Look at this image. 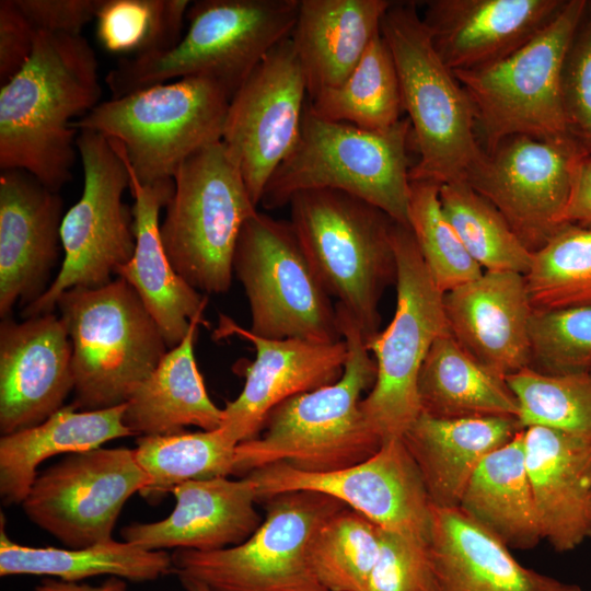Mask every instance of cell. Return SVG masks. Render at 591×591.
Returning a JSON list of instances; mask_svg holds the SVG:
<instances>
[{
  "label": "cell",
  "instance_id": "obj_1",
  "mask_svg": "<svg viewBox=\"0 0 591 591\" xmlns=\"http://www.w3.org/2000/svg\"><path fill=\"white\" fill-rule=\"evenodd\" d=\"M97 67L82 35L38 32L28 61L0 88L1 171H26L55 192L71 179V124L101 103Z\"/></svg>",
  "mask_w": 591,
  "mask_h": 591
},
{
  "label": "cell",
  "instance_id": "obj_2",
  "mask_svg": "<svg viewBox=\"0 0 591 591\" xmlns=\"http://www.w3.org/2000/svg\"><path fill=\"white\" fill-rule=\"evenodd\" d=\"M336 312L348 349L341 376L271 409L259 434L237 444L232 475L244 477L276 463L329 473L367 460L382 445L360 405L374 384L375 361L352 316L338 304Z\"/></svg>",
  "mask_w": 591,
  "mask_h": 591
},
{
  "label": "cell",
  "instance_id": "obj_3",
  "mask_svg": "<svg viewBox=\"0 0 591 591\" xmlns=\"http://www.w3.org/2000/svg\"><path fill=\"white\" fill-rule=\"evenodd\" d=\"M298 9L299 0L190 2L188 30L172 49L121 57L106 74L111 99L186 77L215 80L233 96L269 51L291 36Z\"/></svg>",
  "mask_w": 591,
  "mask_h": 591
},
{
  "label": "cell",
  "instance_id": "obj_4",
  "mask_svg": "<svg viewBox=\"0 0 591 591\" xmlns=\"http://www.w3.org/2000/svg\"><path fill=\"white\" fill-rule=\"evenodd\" d=\"M410 135L408 118L372 131L324 119L306 104L299 139L268 181L260 204L274 210L303 190L337 189L409 227Z\"/></svg>",
  "mask_w": 591,
  "mask_h": 591
},
{
  "label": "cell",
  "instance_id": "obj_5",
  "mask_svg": "<svg viewBox=\"0 0 591 591\" xmlns=\"http://www.w3.org/2000/svg\"><path fill=\"white\" fill-rule=\"evenodd\" d=\"M288 205L290 223L317 278L368 341L380 332V299L396 281L395 221L337 189L303 190Z\"/></svg>",
  "mask_w": 591,
  "mask_h": 591
},
{
  "label": "cell",
  "instance_id": "obj_6",
  "mask_svg": "<svg viewBox=\"0 0 591 591\" xmlns=\"http://www.w3.org/2000/svg\"><path fill=\"white\" fill-rule=\"evenodd\" d=\"M381 34L393 55L404 111L419 154L410 181L466 179L484 159L472 102L434 50L414 1H392Z\"/></svg>",
  "mask_w": 591,
  "mask_h": 591
},
{
  "label": "cell",
  "instance_id": "obj_7",
  "mask_svg": "<svg viewBox=\"0 0 591 591\" xmlns=\"http://www.w3.org/2000/svg\"><path fill=\"white\" fill-rule=\"evenodd\" d=\"M56 309L72 345L71 405L78 410L126 404L169 351L160 326L120 277L100 288H71Z\"/></svg>",
  "mask_w": 591,
  "mask_h": 591
},
{
  "label": "cell",
  "instance_id": "obj_8",
  "mask_svg": "<svg viewBox=\"0 0 591 591\" xmlns=\"http://www.w3.org/2000/svg\"><path fill=\"white\" fill-rule=\"evenodd\" d=\"M230 93L205 77L154 84L99 103L72 121L111 141L143 184L173 179L190 155L222 138Z\"/></svg>",
  "mask_w": 591,
  "mask_h": 591
},
{
  "label": "cell",
  "instance_id": "obj_9",
  "mask_svg": "<svg viewBox=\"0 0 591 591\" xmlns=\"http://www.w3.org/2000/svg\"><path fill=\"white\" fill-rule=\"evenodd\" d=\"M160 235L174 270L206 294L228 292L245 221L257 211L240 169L220 140L176 171Z\"/></svg>",
  "mask_w": 591,
  "mask_h": 591
},
{
  "label": "cell",
  "instance_id": "obj_10",
  "mask_svg": "<svg viewBox=\"0 0 591 591\" xmlns=\"http://www.w3.org/2000/svg\"><path fill=\"white\" fill-rule=\"evenodd\" d=\"M264 501L265 518L245 542L209 552L176 548L172 572L211 591H328L313 569L312 547L322 525L346 506L308 490Z\"/></svg>",
  "mask_w": 591,
  "mask_h": 591
},
{
  "label": "cell",
  "instance_id": "obj_11",
  "mask_svg": "<svg viewBox=\"0 0 591 591\" xmlns=\"http://www.w3.org/2000/svg\"><path fill=\"white\" fill-rule=\"evenodd\" d=\"M586 0H566L555 18L505 59L453 72L467 93L485 153L505 139H571L561 95L564 57Z\"/></svg>",
  "mask_w": 591,
  "mask_h": 591
},
{
  "label": "cell",
  "instance_id": "obj_12",
  "mask_svg": "<svg viewBox=\"0 0 591 591\" xmlns=\"http://www.w3.org/2000/svg\"><path fill=\"white\" fill-rule=\"evenodd\" d=\"M396 306L384 331L367 341L376 366L361 409L382 443L403 438L421 413L417 382L421 366L448 323L443 292L434 283L409 227L394 222Z\"/></svg>",
  "mask_w": 591,
  "mask_h": 591
},
{
  "label": "cell",
  "instance_id": "obj_13",
  "mask_svg": "<svg viewBox=\"0 0 591 591\" xmlns=\"http://www.w3.org/2000/svg\"><path fill=\"white\" fill-rule=\"evenodd\" d=\"M233 274L247 298L254 335L268 339H343L336 305L313 270L290 221L258 210L242 227Z\"/></svg>",
  "mask_w": 591,
  "mask_h": 591
},
{
  "label": "cell",
  "instance_id": "obj_14",
  "mask_svg": "<svg viewBox=\"0 0 591 591\" xmlns=\"http://www.w3.org/2000/svg\"><path fill=\"white\" fill-rule=\"evenodd\" d=\"M77 150L83 189L61 221L60 270L47 291L22 310L24 318L53 313L58 298L71 288L109 283L135 252L132 208L123 201L130 188L124 160L108 138L90 130L79 131Z\"/></svg>",
  "mask_w": 591,
  "mask_h": 591
},
{
  "label": "cell",
  "instance_id": "obj_15",
  "mask_svg": "<svg viewBox=\"0 0 591 591\" xmlns=\"http://www.w3.org/2000/svg\"><path fill=\"white\" fill-rule=\"evenodd\" d=\"M148 482L135 450L97 448L67 454L38 474L21 506L65 547L82 548L113 540L125 503Z\"/></svg>",
  "mask_w": 591,
  "mask_h": 591
},
{
  "label": "cell",
  "instance_id": "obj_16",
  "mask_svg": "<svg viewBox=\"0 0 591 591\" xmlns=\"http://www.w3.org/2000/svg\"><path fill=\"white\" fill-rule=\"evenodd\" d=\"M246 476L255 485L257 501L288 491H315L338 499L381 529L429 542L431 502L402 438L384 441L367 460L329 473L276 463Z\"/></svg>",
  "mask_w": 591,
  "mask_h": 591
},
{
  "label": "cell",
  "instance_id": "obj_17",
  "mask_svg": "<svg viewBox=\"0 0 591 591\" xmlns=\"http://www.w3.org/2000/svg\"><path fill=\"white\" fill-rule=\"evenodd\" d=\"M308 100L305 77L290 37L269 51L230 100L221 141L256 206L299 139Z\"/></svg>",
  "mask_w": 591,
  "mask_h": 591
},
{
  "label": "cell",
  "instance_id": "obj_18",
  "mask_svg": "<svg viewBox=\"0 0 591 591\" xmlns=\"http://www.w3.org/2000/svg\"><path fill=\"white\" fill-rule=\"evenodd\" d=\"M584 151L572 140L512 136L467 175V183L538 251L561 228L575 166Z\"/></svg>",
  "mask_w": 591,
  "mask_h": 591
},
{
  "label": "cell",
  "instance_id": "obj_19",
  "mask_svg": "<svg viewBox=\"0 0 591 591\" xmlns=\"http://www.w3.org/2000/svg\"><path fill=\"white\" fill-rule=\"evenodd\" d=\"M235 336L256 351L246 367L240 395L222 408V428L237 444L263 430L268 414L286 399L336 382L348 355L344 339L316 343L303 339H268L251 333L220 314L216 338Z\"/></svg>",
  "mask_w": 591,
  "mask_h": 591
},
{
  "label": "cell",
  "instance_id": "obj_20",
  "mask_svg": "<svg viewBox=\"0 0 591 591\" xmlns=\"http://www.w3.org/2000/svg\"><path fill=\"white\" fill-rule=\"evenodd\" d=\"M73 392L72 345L54 312L0 323V431L35 427Z\"/></svg>",
  "mask_w": 591,
  "mask_h": 591
},
{
  "label": "cell",
  "instance_id": "obj_21",
  "mask_svg": "<svg viewBox=\"0 0 591 591\" xmlns=\"http://www.w3.org/2000/svg\"><path fill=\"white\" fill-rule=\"evenodd\" d=\"M62 199L23 170L0 172V316L50 286L61 246Z\"/></svg>",
  "mask_w": 591,
  "mask_h": 591
},
{
  "label": "cell",
  "instance_id": "obj_22",
  "mask_svg": "<svg viewBox=\"0 0 591 591\" xmlns=\"http://www.w3.org/2000/svg\"><path fill=\"white\" fill-rule=\"evenodd\" d=\"M448 328L482 366L507 378L531 364L534 314L524 275L483 271L443 294Z\"/></svg>",
  "mask_w": 591,
  "mask_h": 591
},
{
  "label": "cell",
  "instance_id": "obj_23",
  "mask_svg": "<svg viewBox=\"0 0 591 591\" xmlns=\"http://www.w3.org/2000/svg\"><path fill=\"white\" fill-rule=\"evenodd\" d=\"M566 0H430L421 15L445 66L468 71L505 59L542 31Z\"/></svg>",
  "mask_w": 591,
  "mask_h": 591
},
{
  "label": "cell",
  "instance_id": "obj_24",
  "mask_svg": "<svg viewBox=\"0 0 591 591\" xmlns=\"http://www.w3.org/2000/svg\"><path fill=\"white\" fill-rule=\"evenodd\" d=\"M172 494L174 510L163 520L134 522L120 531L125 542L144 549L218 551L245 542L263 522L248 476L188 480Z\"/></svg>",
  "mask_w": 591,
  "mask_h": 591
},
{
  "label": "cell",
  "instance_id": "obj_25",
  "mask_svg": "<svg viewBox=\"0 0 591 591\" xmlns=\"http://www.w3.org/2000/svg\"><path fill=\"white\" fill-rule=\"evenodd\" d=\"M523 443L543 540L573 551L591 538V441L533 426L523 429Z\"/></svg>",
  "mask_w": 591,
  "mask_h": 591
},
{
  "label": "cell",
  "instance_id": "obj_26",
  "mask_svg": "<svg viewBox=\"0 0 591 591\" xmlns=\"http://www.w3.org/2000/svg\"><path fill=\"white\" fill-rule=\"evenodd\" d=\"M126 166L134 197L136 247L132 258L116 276L137 291L171 349L184 339L190 322L202 315L208 298L174 270L162 244L160 211L173 196L174 179L143 184Z\"/></svg>",
  "mask_w": 591,
  "mask_h": 591
},
{
  "label": "cell",
  "instance_id": "obj_27",
  "mask_svg": "<svg viewBox=\"0 0 591 591\" xmlns=\"http://www.w3.org/2000/svg\"><path fill=\"white\" fill-rule=\"evenodd\" d=\"M429 547L438 591H582L522 566L505 543L459 508L431 505Z\"/></svg>",
  "mask_w": 591,
  "mask_h": 591
},
{
  "label": "cell",
  "instance_id": "obj_28",
  "mask_svg": "<svg viewBox=\"0 0 591 591\" xmlns=\"http://www.w3.org/2000/svg\"><path fill=\"white\" fill-rule=\"evenodd\" d=\"M521 430L514 417L437 418L420 413L402 439L431 505L457 508L480 462Z\"/></svg>",
  "mask_w": 591,
  "mask_h": 591
},
{
  "label": "cell",
  "instance_id": "obj_29",
  "mask_svg": "<svg viewBox=\"0 0 591 591\" xmlns=\"http://www.w3.org/2000/svg\"><path fill=\"white\" fill-rule=\"evenodd\" d=\"M390 0H299L291 40L309 100L343 83L381 32Z\"/></svg>",
  "mask_w": 591,
  "mask_h": 591
},
{
  "label": "cell",
  "instance_id": "obj_30",
  "mask_svg": "<svg viewBox=\"0 0 591 591\" xmlns=\"http://www.w3.org/2000/svg\"><path fill=\"white\" fill-rule=\"evenodd\" d=\"M202 315L190 322L188 333L162 358L125 404L124 424L134 436L183 432L187 426L215 430L222 408L209 397L197 367L194 345Z\"/></svg>",
  "mask_w": 591,
  "mask_h": 591
},
{
  "label": "cell",
  "instance_id": "obj_31",
  "mask_svg": "<svg viewBox=\"0 0 591 591\" xmlns=\"http://www.w3.org/2000/svg\"><path fill=\"white\" fill-rule=\"evenodd\" d=\"M125 404L78 410L63 406L42 424L0 438V497L4 506L22 503L37 477V467L58 454L101 448L134 433L124 424Z\"/></svg>",
  "mask_w": 591,
  "mask_h": 591
},
{
  "label": "cell",
  "instance_id": "obj_32",
  "mask_svg": "<svg viewBox=\"0 0 591 591\" xmlns=\"http://www.w3.org/2000/svg\"><path fill=\"white\" fill-rule=\"evenodd\" d=\"M457 508L510 549H532L543 540L525 466L523 430L480 462Z\"/></svg>",
  "mask_w": 591,
  "mask_h": 591
},
{
  "label": "cell",
  "instance_id": "obj_33",
  "mask_svg": "<svg viewBox=\"0 0 591 591\" xmlns=\"http://www.w3.org/2000/svg\"><path fill=\"white\" fill-rule=\"evenodd\" d=\"M417 391L421 413L432 417L518 419V401L506 378L475 360L449 329L434 340L426 356Z\"/></svg>",
  "mask_w": 591,
  "mask_h": 591
},
{
  "label": "cell",
  "instance_id": "obj_34",
  "mask_svg": "<svg viewBox=\"0 0 591 591\" xmlns=\"http://www.w3.org/2000/svg\"><path fill=\"white\" fill-rule=\"evenodd\" d=\"M171 554L114 538L82 548L34 547L18 544L5 531L1 514L0 576H45L79 582L97 576L134 582L153 581L172 572Z\"/></svg>",
  "mask_w": 591,
  "mask_h": 591
},
{
  "label": "cell",
  "instance_id": "obj_35",
  "mask_svg": "<svg viewBox=\"0 0 591 591\" xmlns=\"http://www.w3.org/2000/svg\"><path fill=\"white\" fill-rule=\"evenodd\" d=\"M308 104L324 119L366 130H385L398 123L404 112L399 80L381 32L343 83L320 92Z\"/></svg>",
  "mask_w": 591,
  "mask_h": 591
},
{
  "label": "cell",
  "instance_id": "obj_36",
  "mask_svg": "<svg viewBox=\"0 0 591 591\" xmlns=\"http://www.w3.org/2000/svg\"><path fill=\"white\" fill-rule=\"evenodd\" d=\"M237 443L218 428L198 432L140 436L135 455L149 482L139 495L151 505L188 480L232 475Z\"/></svg>",
  "mask_w": 591,
  "mask_h": 591
},
{
  "label": "cell",
  "instance_id": "obj_37",
  "mask_svg": "<svg viewBox=\"0 0 591 591\" xmlns=\"http://www.w3.org/2000/svg\"><path fill=\"white\" fill-rule=\"evenodd\" d=\"M439 197L445 217L482 269L528 273L533 253L466 179L441 184Z\"/></svg>",
  "mask_w": 591,
  "mask_h": 591
},
{
  "label": "cell",
  "instance_id": "obj_38",
  "mask_svg": "<svg viewBox=\"0 0 591 591\" xmlns=\"http://www.w3.org/2000/svg\"><path fill=\"white\" fill-rule=\"evenodd\" d=\"M524 280L535 312L591 308V228H561L533 253Z\"/></svg>",
  "mask_w": 591,
  "mask_h": 591
},
{
  "label": "cell",
  "instance_id": "obj_39",
  "mask_svg": "<svg viewBox=\"0 0 591 591\" xmlns=\"http://www.w3.org/2000/svg\"><path fill=\"white\" fill-rule=\"evenodd\" d=\"M506 381L522 429L541 426L591 441V371L543 373L526 367Z\"/></svg>",
  "mask_w": 591,
  "mask_h": 591
},
{
  "label": "cell",
  "instance_id": "obj_40",
  "mask_svg": "<svg viewBox=\"0 0 591 591\" xmlns=\"http://www.w3.org/2000/svg\"><path fill=\"white\" fill-rule=\"evenodd\" d=\"M187 0H104L96 37L112 54L147 57L172 49L183 37Z\"/></svg>",
  "mask_w": 591,
  "mask_h": 591
},
{
  "label": "cell",
  "instance_id": "obj_41",
  "mask_svg": "<svg viewBox=\"0 0 591 591\" xmlns=\"http://www.w3.org/2000/svg\"><path fill=\"white\" fill-rule=\"evenodd\" d=\"M381 528L349 508L336 512L320 529L312 565L328 591H367L380 551Z\"/></svg>",
  "mask_w": 591,
  "mask_h": 591
},
{
  "label": "cell",
  "instance_id": "obj_42",
  "mask_svg": "<svg viewBox=\"0 0 591 591\" xmlns=\"http://www.w3.org/2000/svg\"><path fill=\"white\" fill-rule=\"evenodd\" d=\"M440 185L410 181L408 225L437 287L451 291L483 274L444 215Z\"/></svg>",
  "mask_w": 591,
  "mask_h": 591
},
{
  "label": "cell",
  "instance_id": "obj_43",
  "mask_svg": "<svg viewBox=\"0 0 591 591\" xmlns=\"http://www.w3.org/2000/svg\"><path fill=\"white\" fill-rule=\"evenodd\" d=\"M530 368L543 373L591 371V308L534 311Z\"/></svg>",
  "mask_w": 591,
  "mask_h": 591
},
{
  "label": "cell",
  "instance_id": "obj_44",
  "mask_svg": "<svg viewBox=\"0 0 591 591\" xmlns=\"http://www.w3.org/2000/svg\"><path fill=\"white\" fill-rule=\"evenodd\" d=\"M367 591H438L429 542L381 529L380 551Z\"/></svg>",
  "mask_w": 591,
  "mask_h": 591
},
{
  "label": "cell",
  "instance_id": "obj_45",
  "mask_svg": "<svg viewBox=\"0 0 591 591\" xmlns=\"http://www.w3.org/2000/svg\"><path fill=\"white\" fill-rule=\"evenodd\" d=\"M561 95L568 135L591 154V0H586L564 57Z\"/></svg>",
  "mask_w": 591,
  "mask_h": 591
},
{
  "label": "cell",
  "instance_id": "obj_46",
  "mask_svg": "<svg viewBox=\"0 0 591 591\" xmlns=\"http://www.w3.org/2000/svg\"><path fill=\"white\" fill-rule=\"evenodd\" d=\"M38 32L16 0L0 1V85L28 61Z\"/></svg>",
  "mask_w": 591,
  "mask_h": 591
},
{
  "label": "cell",
  "instance_id": "obj_47",
  "mask_svg": "<svg viewBox=\"0 0 591 591\" xmlns=\"http://www.w3.org/2000/svg\"><path fill=\"white\" fill-rule=\"evenodd\" d=\"M104 0H16L37 31L81 35Z\"/></svg>",
  "mask_w": 591,
  "mask_h": 591
},
{
  "label": "cell",
  "instance_id": "obj_48",
  "mask_svg": "<svg viewBox=\"0 0 591 591\" xmlns=\"http://www.w3.org/2000/svg\"><path fill=\"white\" fill-rule=\"evenodd\" d=\"M563 224L591 228V154L583 153L573 170Z\"/></svg>",
  "mask_w": 591,
  "mask_h": 591
},
{
  "label": "cell",
  "instance_id": "obj_49",
  "mask_svg": "<svg viewBox=\"0 0 591 591\" xmlns=\"http://www.w3.org/2000/svg\"><path fill=\"white\" fill-rule=\"evenodd\" d=\"M33 591H128L124 579L108 577L99 586L44 578Z\"/></svg>",
  "mask_w": 591,
  "mask_h": 591
},
{
  "label": "cell",
  "instance_id": "obj_50",
  "mask_svg": "<svg viewBox=\"0 0 591 591\" xmlns=\"http://www.w3.org/2000/svg\"><path fill=\"white\" fill-rule=\"evenodd\" d=\"M178 580L185 591H211L206 586L196 580L189 578H178Z\"/></svg>",
  "mask_w": 591,
  "mask_h": 591
}]
</instances>
